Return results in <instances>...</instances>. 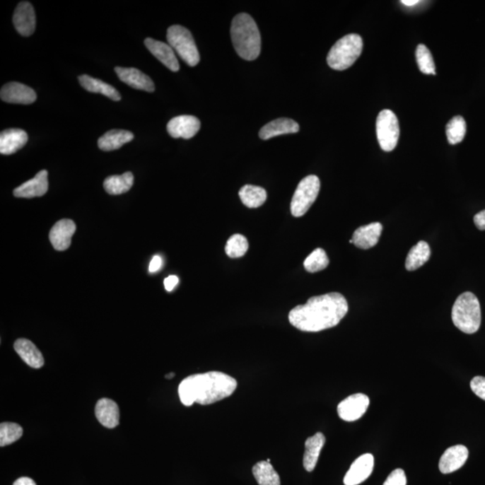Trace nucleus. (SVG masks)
Wrapping results in <instances>:
<instances>
[{
    "instance_id": "obj_2",
    "label": "nucleus",
    "mask_w": 485,
    "mask_h": 485,
    "mask_svg": "<svg viewBox=\"0 0 485 485\" xmlns=\"http://www.w3.org/2000/svg\"><path fill=\"white\" fill-rule=\"evenodd\" d=\"M238 387V381L219 371L192 375L179 385L178 395L182 404L192 407L194 403L209 405L230 397Z\"/></svg>"
},
{
    "instance_id": "obj_29",
    "label": "nucleus",
    "mask_w": 485,
    "mask_h": 485,
    "mask_svg": "<svg viewBox=\"0 0 485 485\" xmlns=\"http://www.w3.org/2000/svg\"><path fill=\"white\" fill-rule=\"evenodd\" d=\"M239 197L247 207L255 209L260 207L267 199V191L259 186L247 185L239 191Z\"/></svg>"
},
{
    "instance_id": "obj_8",
    "label": "nucleus",
    "mask_w": 485,
    "mask_h": 485,
    "mask_svg": "<svg viewBox=\"0 0 485 485\" xmlns=\"http://www.w3.org/2000/svg\"><path fill=\"white\" fill-rule=\"evenodd\" d=\"M376 129L380 148L387 152L394 151L400 135L399 122L397 115L390 110H383L378 116Z\"/></svg>"
},
{
    "instance_id": "obj_40",
    "label": "nucleus",
    "mask_w": 485,
    "mask_h": 485,
    "mask_svg": "<svg viewBox=\"0 0 485 485\" xmlns=\"http://www.w3.org/2000/svg\"><path fill=\"white\" fill-rule=\"evenodd\" d=\"M474 222L478 229L485 230V209L474 216Z\"/></svg>"
},
{
    "instance_id": "obj_12",
    "label": "nucleus",
    "mask_w": 485,
    "mask_h": 485,
    "mask_svg": "<svg viewBox=\"0 0 485 485\" xmlns=\"http://www.w3.org/2000/svg\"><path fill=\"white\" fill-rule=\"evenodd\" d=\"M374 469V457L371 454H364L352 463L350 469L345 474V485H358L370 477Z\"/></svg>"
},
{
    "instance_id": "obj_42",
    "label": "nucleus",
    "mask_w": 485,
    "mask_h": 485,
    "mask_svg": "<svg viewBox=\"0 0 485 485\" xmlns=\"http://www.w3.org/2000/svg\"><path fill=\"white\" fill-rule=\"evenodd\" d=\"M402 3L405 6H411L418 4L419 1L418 0H403Z\"/></svg>"
},
{
    "instance_id": "obj_43",
    "label": "nucleus",
    "mask_w": 485,
    "mask_h": 485,
    "mask_svg": "<svg viewBox=\"0 0 485 485\" xmlns=\"http://www.w3.org/2000/svg\"><path fill=\"white\" fill-rule=\"evenodd\" d=\"M175 376V374L174 373V372H171V373L165 375V378H167V380H171V378H174Z\"/></svg>"
},
{
    "instance_id": "obj_36",
    "label": "nucleus",
    "mask_w": 485,
    "mask_h": 485,
    "mask_svg": "<svg viewBox=\"0 0 485 485\" xmlns=\"http://www.w3.org/2000/svg\"><path fill=\"white\" fill-rule=\"evenodd\" d=\"M407 479L404 471L401 468L394 470L385 481L383 485H407Z\"/></svg>"
},
{
    "instance_id": "obj_25",
    "label": "nucleus",
    "mask_w": 485,
    "mask_h": 485,
    "mask_svg": "<svg viewBox=\"0 0 485 485\" xmlns=\"http://www.w3.org/2000/svg\"><path fill=\"white\" fill-rule=\"evenodd\" d=\"M134 135L131 132L124 129H112L106 132L98 139V147L104 151H116L126 143L134 141Z\"/></svg>"
},
{
    "instance_id": "obj_15",
    "label": "nucleus",
    "mask_w": 485,
    "mask_h": 485,
    "mask_svg": "<svg viewBox=\"0 0 485 485\" xmlns=\"http://www.w3.org/2000/svg\"><path fill=\"white\" fill-rule=\"evenodd\" d=\"M468 455L469 452L463 445H456V446L448 448L440 457V464H438L441 473L451 474L460 469L466 464Z\"/></svg>"
},
{
    "instance_id": "obj_7",
    "label": "nucleus",
    "mask_w": 485,
    "mask_h": 485,
    "mask_svg": "<svg viewBox=\"0 0 485 485\" xmlns=\"http://www.w3.org/2000/svg\"><path fill=\"white\" fill-rule=\"evenodd\" d=\"M320 180L317 175H308L301 180L292 197L291 211L296 218L302 217L317 200L320 191Z\"/></svg>"
},
{
    "instance_id": "obj_37",
    "label": "nucleus",
    "mask_w": 485,
    "mask_h": 485,
    "mask_svg": "<svg viewBox=\"0 0 485 485\" xmlns=\"http://www.w3.org/2000/svg\"><path fill=\"white\" fill-rule=\"evenodd\" d=\"M470 387L474 395L485 401V378L474 377L470 382Z\"/></svg>"
},
{
    "instance_id": "obj_33",
    "label": "nucleus",
    "mask_w": 485,
    "mask_h": 485,
    "mask_svg": "<svg viewBox=\"0 0 485 485\" xmlns=\"http://www.w3.org/2000/svg\"><path fill=\"white\" fill-rule=\"evenodd\" d=\"M247 239L240 234H235L228 239L226 245L225 251L230 258L244 257L248 250Z\"/></svg>"
},
{
    "instance_id": "obj_5",
    "label": "nucleus",
    "mask_w": 485,
    "mask_h": 485,
    "mask_svg": "<svg viewBox=\"0 0 485 485\" xmlns=\"http://www.w3.org/2000/svg\"><path fill=\"white\" fill-rule=\"evenodd\" d=\"M363 41L360 35L351 34L341 38L332 47L327 55L329 67L335 71H345L360 57Z\"/></svg>"
},
{
    "instance_id": "obj_13",
    "label": "nucleus",
    "mask_w": 485,
    "mask_h": 485,
    "mask_svg": "<svg viewBox=\"0 0 485 485\" xmlns=\"http://www.w3.org/2000/svg\"><path fill=\"white\" fill-rule=\"evenodd\" d=\"M16 31L23 36L34 34L36 26V16L34 6L28 1L20 2L13 16Z\"/></svg>"
},
{
    "instance_id": "obj_28",
    "label": "nucleus",
    "mask_w": 485,
    "mask_h": 485,
    "mask_svg": "<svg viewBox=\"0 0 485 485\" xmlns=\"http://www.w3.org/2000/svg\"><path fill=\"white\" fill-rule=\"evenodd\" d=\"M431 251L430 245L425 241H420L411 249L405 261V268L407 271H416L423 267L431 258Z\"/></svg>"
},
{
    "instance_id": "obj_17",
    "label": "nucleus",
    "mask_w": 485,
    "mask_h": 485,
    "mask_svg": "<svg viewBox=\"0 0 485 485\" xmlns=\"http://www.w3.org/2000/svg\"><path fill=\"white\" fill-rule=\"evenodd\" d=\"M118 78L132 88L146 92L155 91V84L148 76L135 68L116 67Z\"/></svg>"
},
{
    "instance_id": "obj_22",
    "label": "nucleus",
    "mask_w": 485,
    "mask_h": 485,
    "mask_svg": "<svg viewBox=\"0 0 485 485\" xmlns=\"http://www.w3.org/2000/svg\"><path fill=\"white\" fill-rule=\"evenodd\" d=\"M95 416L99 423L105 428L117 427L119 421L118 404L108 398H102L96 403Z\"/></svg>"
},
{
    "instance_id": "obj_20",
    "label": "nucleus",
    "mask_w": 485,
    "mask_h": 485,
    "mask_svg": "<svg viewBox=\"0 0 485 485\" xmlns=\"http://www.w3.org/2000/svg\"><path fill=\"white\" fill-rule=\"evenodd\" d=\"M28 135L21 129H8L0 134V153L12 155L28 143Z\"/></svg>"
},
{
    "instance_id": "obj_19",
    "label": "nucleus",
    "mask_w": 485,
    "mask_h": 485,
    "mask_svg": "<svg viewBox=\"0 0 485 485\" xmlns=\"http://www.w3.org/2000/svg\"><path fill=\"white\" fill-rule=\"evenodd\" d=\"M382 224L380 222H374L366 226H362L355 230L352 235V244L361 249L368 250L374 247L380 240L382 233Z\"/></svg>"
},
{
    "instance_id": "obj_23",
    "label": "nucleus",
    "mask_w": 485,
    "mask_h": 485,
    "mask_svg": "<svg viewBox=\"0 0 485 485\" xmlns=\"http://www.w3.org/2000/svg\"><path fill=\"white\" fill-rule=\"evenodd\" d=\"M14 349L16 353L28 366L40 368L45 365V358H43L42 352L28 339L21 338L16 340Z\"/></svg>"
},
{
    "instance_id": "obj_1",
    "label": "nucleus",
    "mask_w": 485,
    "mask_h": 485,
    "mask_svg": "<svg viewBox=\"0 0 485 485\" xmlns=\"http://www.w3.org/2000/svg\"><path fill=\"white\" fill-rule=\"evenodd\" d=\"M346 298L338 292L312 297L305 305H297L288 320L302 332L317 333L337 327L348 313Z\"/></svg>"
},
{
    "instance_id": "obj_18",
    "label": "nucleus",
    "mask_w": 485,
    "mask_h": 485,
    "mask_svg": "<svg viewBox=\"0 0 485 485\" xmlns=\"http://www.w3.org/2000/svg\"><path fill=\"white\" fill-rule=\"evenodd\" d=\"M145 45L148 51L165 67L174 72L179 71L180 65H179L177 58H176L175 52L170 45L152 38L146 39Z\"/></svg>"
},
{
    "instance_id": "obj_34",
    "label": "nucleus",
    "mask_w": 485,
    "mask_h": 485,
    "mask_svg": "<svg viewBox=\"0 0 485 485\" xmlns=\"http://www.w3.org/2000/svg\"><path fill=\"white\" fill-rule=\"evenodd\" d=\"M24 431L18 423H2L0 424V446L5 447L18 441Z\"/></svg>"
},
{
    "instance_id": "obj_6",
    "label": "nucleus",
    "mask_w": 485,
    "mask_h": 485,
    "mask_svg": "<svg viewBox=\"0 0 485 485\" xmlns=\"http://www.w3.org/2000/svg\"><path fill=\"white\" fill-rule=\"evenodd\" d=\"M168 42L182 61L191 67L200 62V54L194 37L187 28L182 25H172L168 30Z\"/></svg>"
},
{
    "instance_id": "obj_38",
    "label": "nucleus",
    "mask_w": 485,
    "mask_h": 485,
    "mask_svg": "<svg viewBox=\"0 0 485 485\" xmlns=\"http://www.w3.org/2000/svg\"><path fill=\"white\" fill-rule=\"evenodd\" d=\"M162 264V258L159 257V255H155V257H153L151 262V264H149V272H151V274H154V272L158 271L159 270H160Z\"/></svg>"
},
{
    "instance_id": "obj_14",
    "label": "nucleus",
    "mask_w": 485,
    "mask_h": 485,
    "mask_svg": "<svg viewBox=\"0 0 485 485\" xmlns=\"http://www.w3.org/2000/svg\"><path fill=\"white\" fill-rule=\"evenodd\" d=\"M76 224L71 219H62L53 226L49 238L57 251H65L71 247V238L76 232Z\"/></svg>"
},
{
    "instance_id": "obj_4",
    "label": "nucleus",
    "mask_w": 485,
    "mask_h": 485,
    "mask_svg": "<svg viewBox=\"0 0 485 485\" xmlns=\"http://www.w3.org/2000/svg\"><path fill=\"white\" fill-rule=\"evenodd\" d=\"M451 317L455 327L463 333H477L481 321V307L477 296L468 291L461 294L452 308Z\"/></svg>"
},
{
    "instance_id": "obj_39",
    "label": "nucleus",
    "mask_w": 485,
    "mask_h": 485,
    "mask_svg": "<svg viewBox=\"0 0 485 485\" xmlns=\"http://www.w3.org/2000/svg\"><path fill=\"white\" fill-rule=\"evenodd\" d=\"M178 282L179 279L177 276H175V275H171V276L165 278L164 281L165 290L168 292H171L176 287V285L178 284Z\"/></svg>"
},
{
    "instance_id": "obj_21",
    "label": "nucleus",
    "mask_w": 485,
    "mask_h": 485,
    "mask_svg": "<svg viewBox=\"0 0 485 485\" xmlns=\"http://www.w3.org/2000/svg\"><path fill=\"white\" fill-rule=\"evenodd\" d=\"M300 125L297 122L288 118H280L264 125L259 132V137L267 141L280 135L297 134Z\"/></svg>"
},
{
    "instance_id": "obj_10",
    "label": "nucleus",
    "mask_w": 485,
    "mask_h": 485,
    "mask_svg": "<svg viewBox=\"0 0 485 485\" xmlns=\"http://www.w3.org/2000/svg\"><path fill=\"white\" fill-rule=\"evenodd\" d=\"M1 100L9 104L31 105L37 95L34 89L21 83L10 82L2 86L0 92Z\"/></svg>"
},
{
    "instance_id": "obj_35",
    "label": "nucleus",
    "mask_w": 485,
    "mask_h": 485,
    "mask_svg": "<svg viewBox=\"0 0 485 485\" xmlns=\"http://www.w3.org/2000/svg\"><path fill=\"white\" fill-rule=\"evenodd\" d=\"M416 61L419 69L425 75H436L433 55L426 46L419 45L416 49Z\"/></svg>"
},
{
    "instance_id": "obj_3",
    "label": "nucleus",
    "mask_w": 485,
    "mask_h": 485,
    "mask_svg": "<svg viewBox=\"0 0 485 485\" xmlns=\"http://www.w3.org/2000/svg\"><path fill=\"white\" fill-rule=\"evenodd\" d=\"M231 39L238 54L245 61H255L261 52V35L251 16H235L231 25Z\"/></svg>"
},
{
    "instance_id": "obj_31",
    "label": "nucleus",
    "mask_w": 485,
    "mask_h": 485,
    "mask_svg": "<svg viewBox=\"0 0 485 485\" xmlns=\"http://www.w3.org/2000/svg\"><path fill=\"white\" fill-rule=\"evenodd\" d=\"M467 134V124L462 116H455L448 122L446 134L448 142L456 145L463 141Z\"/></svg>"
},
{
    "instance_id": "obj_24",
    "label": "nucleus",
    "mask_w": 485,
    "mask_h": 485,
    "mask_svg": "<svg viewBox=\"0 0 485 485\" xmlns=\"http://www.w3.org/2000/svg\"><path fill=\"white\" fill-rule=\"evenodd\" d=\"M325 444V437L322 433H315L314 436L310 437L305 440V450L303 457V466L305 471L312 472L315 470Z\"/></svg>"
},
{
    "instance_id": "obj_11",
    "label": "nucleus",
    "mask_w": 485,
    "mask_h": 485,
    "mask_svg": "<svg viewBox=\"0 0 485 485\" xmlns=\"http://www.w3.org/2000/svg\"><path fill=\"white\" fill-rule=\"evenodd\" d=\"M200 129L201 122L192 115L177 116L168 124V134L175 139H192L198 134Z\"/></svg>"
},
{
    "instance_id": "obj_32",
    "label": "nucleus",
    "mask_w": 485,
    "mask_h": 485,
    "mask_svg": "<svg viewBox=\"0 0 485 485\" xmlns=\"http://www.w3.org/2000/svg\"><path fill=\"white\" fill-rule=\"evenodd\" d=\"M329 265V258L327 252L322 248L315 249L305 259L304 267L311 274L325 270Z\"/></svg>"
},
{
    "instance_id": "obj_9",
    "label": "nucleus",
    "mask_w": 485,
    "mask_h": 485,
    "mask_svg": "<svg viewBox=\"0 0 485 485\" xmlns=\"http://www.w3.org/2000/svg\"><path fill=\"white\" fill-rule=\"evenodd\" d=\"M368 405L370 398L368 395L361 393L351 395L339 404V417L349 423L357 421L366 413Z\"/></svg>"
},
{
    "instance_id": "obj_30",
    "label": "nucleus",
    "mask_w": 485,
    "mask_h": 485,
    "mask_svg": "<svg viewBox=\"0 0 485 485\" xmlns=\"http://www.w3.org/2000/svg\"><path fill=\"white\" fill-rule=\"evenodd\" d=\"M252 474L259 485H281V478L267 461H260L252 467Z\"/></svg>"
},
{
    "instance_id": "obj_41",
    "label": "nucleus",
    "mask_w": 485,
    "mask_h": 485,
    "mask_svg": "<svg viewBox=\"0 0 485 485\" xmlns=\"http://www.w3.org/2000/svg\"><path fill=\"white\" fill-rule=\"evenodd\" d=\"M13 485H36L35 481L29 477H21L16 480Z\"/></svg>"
},
{
    "instance_id": "obj_27",
    "label": "nucleus",
    "mask_w": 485,
    "mask_h": 485,
    "mask_svg": "<svg viewBox=\"0 0 485 485\" xmlns=\"http://www.w3.org/2000/svg\"><path fill=\"white\" fill-rule=\"evenodd\" d=\"M134 182V176L132 172H126L122 175L108 176L104 182V188L107 194L119 195L131 190Z\"/></svg>"
},
{
    "instance_id": "obj_26",
    "label": "nucleus",
    "mask_w": 485,
    "mask_h": 485,
    "mask_svg": "<svg viewBox=\"0 0 485 485\" xmlns=\"http://www.w3.org/2000/svg\"><path fill=\"white\" fill-rule=\"evenodd\" d=\"M78 81L86 91L98 93V94L107 96L108 98L114 101L121 100V95L114 86L108 85L107 83L102 81L100 79L94 78L88 75H82L79 76Z\"/></svg>"
},
{
    "instance_id": "obj_16",
    "label": "nucleus",
    "mask_w": 485,
    "mask_h": 485,
    "mask_svg": "<svg viewBox=\"0 0 485 485\" xmlns=\"http://www.w3.org/2000/svg\"><path fill=\"white\" fill-rule=\"evenodd\" d=\"M48 172L42 170L24 184L18 186L14 190V196L18 198H35L41 197L48 192Z\"/></svg>"
}]
</instances>
